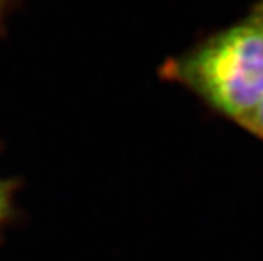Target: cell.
Instances as JSON below:
<instances>
[{"label": "cell", "instance_id": "cell-1", "mask_svg": "<svg viewBox=\"0 0 263 261\" xmlns=\"http://www.w3.org/2000/svg\"><path fill=\"white\" fill-rule=\"evenodd\" d=\"M159 76L186 88L211 112L247 131L263 102V2L168 57Z\"/></svg>", "mask_w": 263, "mask_h": 261}, {"label": "cell", "instance_id": "cell-2", "mask_svg": "<svg viewBox=\"0 0 263 261\" xmlns=\"http://www.w3.org/2000/svg\"><path fill=\"white\" fill-rule=\"evenodd\" d=\"M20 183L15 178L0 177V227L12 223L17 217L15 204Z\"/></svg>", "mask_w": 263, "mask_h": 261}, {"label": "cell", "instance_id": "cell-3", "mask_svg": "<svg viewBox=\"0 0 263 261\" xmlns=\"http://www.w3.org/2000/svg\"><path fill=\"white\" fill-rule=\"evenodd\" d=\"M247 132H250L251 135H254L255 137L260 139L263 142V102L260 104L259 109H258L257 115L254 117L253 123L250 124Z\"/></svg>", "mask_w": 263, "mask_h": 261}]
</instances>
